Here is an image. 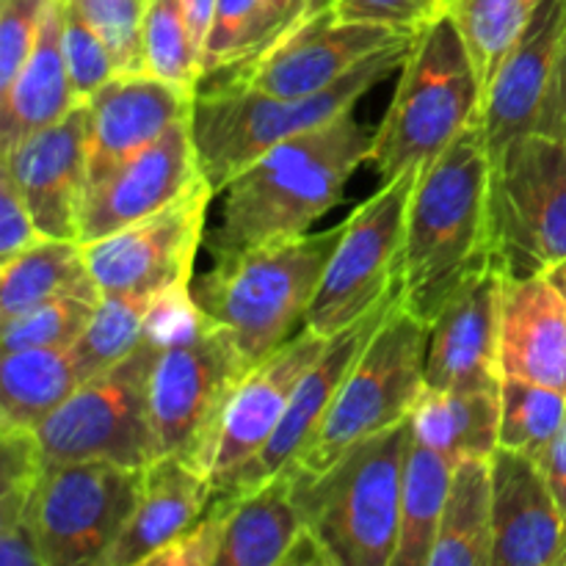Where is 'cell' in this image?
<instances>
[{
	"label": "cell",
	"instance_id": "48",
	"mask_svg": "<svg viewBox=\"0 0 566 566\" xmlns=\"http://www.w3.org/2000/svg\"><path fill=\"white\" fill-rule=\"evenodd\" d=\"M265 3H269L271 17H274L276 33H285L293 22H298L307 11H313L318 0H265Z\"/></svg>",
	"mask_w": 566,
	"mask_h": 566
},
{
	"label": "cell",
	"instance_id": "29",
	"mask_svg": "<svg viewBox=\"0 0 566 566\" xmlns=\"http://www.w3.org/2000/svg\"><path fill=\"white\" fill-rule=\"evenodd\" d=\"M83 385L72 348H22L0 359V429L36 431Z\"/></svg>",
	"mask_w": 566,
	"mask_h": 566
},
{
	"label": "cell",
	"instance_id": "4",
	"mask_svg": "<svg viewBox=\"0 0 566 566\" xmlns=\"http://www.w3.org/2000/svg\"><path fill=\"white\" fill-rule=\"evenodd\" d=\"M412 423L392 426L343 451L329 468H287L304 528L329 566H392Z\"/></svg>",
	"mask_w": 566,
	"mask_h": 566
},
{
	"label": "cell",
	"instance_id": "44",
	"mask_svg": "<svg viewBox=\"0 0 566 566\" xmlns=\"http://www.w3.org/2000/svg\"><path fill=\"white\" fill-rule=\"evenodd\" d=\"M36 221L22 199L20 188L0 169V263L42 241Z\"/></svg>",
	"mask_w": 566,
	"mask_h": 566
},
{
	"label": "cell",
	"instance_id": "7",
	"mask_svg": "<svg viewBox=\"0 0 566 566\" xmlns=\"http://www.w3.org/2000/svg\"><path fill=\"white\" fill-rule=\"evenodd\" d=\"M492 269L506 280L545 276L566 260V142L531 130L492 158Z\"/></svg>",
	"mask_w": 566,
	"mask_h": 566
},
{
	"label": "cell",
	"instance_id": "46",
	"mask_svg": "<svg viewBox=\"0 0 566 566\" xmlns=\"http://www.w3.org/2000/svg\"><path fill=\"white\" fill-rule=\"evenodd\" d=\"M539 464L542 470H545L553 497H556L558 512H562V525H564L562 566H566V420L556 440H553L551 446H547V451L539 457Z\"/></svg>",
	"mask_w": 566,
	"mask_h": 566
},
{
	"label": "cell",
	"instance_id": "32",
	"mask_svg": "<svg viewBox=\"0 0 566 566\" xmlns=\"http://www.w3.org/2000/svg\"><path fill=\"white\" fill-rule=\"evenodd\" d=\"M158 293H103L94 310V318L81 340L72 346L83 381L105 374L108 368L130 357L144 340L149 307Z\"/></svg>",
	"mask_w": 566,
	"mask_h": 566
},
{
	"label": "cell",
	"instance_id": "26",
	"mask_svg": "<svg viewBox=\"0 0 566 566\" xmlns=\"http://www.w3.org/2000/svg\"><path fill=\"white\" fill-rule=\"evenodd\" d=\"M213 501L221 506L216 566H285L304 534L287 468L254 490Z\"/></svg>",
	"mask_w": 566,
	"mask_h": 566
},
{
	"label": "cell",
	"instance_id": "11",
	"mask_svg": "<svg viewBox=\"0 0 566 566\" xmlns=\"http://www.w3.org/2000/svg\"><path fill=\"white\" fill-rule=\"evenodd\" d=\"M227 326L160 348L149 379V409L160 457H180L208 473L221 415L252 368Z\"/></svg>",
	"mask_w": 566,
	"mask_h": 566
},
{
	"label": "cell",
	"instance_id": "3",
	"mask_svg": "<svg viewBox=\"0 0 566 566\" xmlns=\"http://www.w3.org/2000/svg\"><path fill=\"white\" fill-rule=\"evenodd\" d=\"M415 36L368 55L332 86L304 97H276L235 83H199L191 111V133L199 169L216 197L238 171L247 169L271 147L354 111L357 99H363L376 83L401 70Z\"/></svg>",
	"mask_w": 566,
	"mask_h": 566
},
{
	"label": "cell",
	"instance_id": "9",
	"mask_svg": "<svg viewBox=\"0 0 566 566\" xmlns=\"http://www.w3.org/2000/svg\"><path fill=\"white\" fill-rule=\"evenodd\" d=\"M144 470L44 459L25 512L44 566H103L142 501Z\"/></svg>",
	"mask_w": 566,
	"mask_h": 566
},
{
	"label": "cell",
	"instance_id": "35",
	"mask_svg": "<svg viewBox=\"0 0 566 566\" xmlns=\"http://www.w3.org/2000/svg\"><path fill=\"white\" fill-rule=\"evenodd\" d=\"M144 72L197 94L205 61L177 0H149L144 14Z\"/></svg>",
	"mask_w": 566,
	"mask_h": 566
},
{
	"label": "cell",
	"instance_id": "19",
	"mask_svg": "<svg viewBox=\"0 0 566 566\" xmlns=\"http://www.w3.org/2000/svg\"><path fill=\"white\" fill-rule=\"evenodd\" d=\"M503 274L470 276L429 326L426 387L457 392H501Z\"/></svg>",
	"mask_w": 566,
	"mask_h": 566
},
{
	"label": "cell",
	"instance_id": "15",
	"mask_svg": "<svg viewBox=\"0 0 566 566\" xmlns=\"http://www.w3.org/2000/svg\"><path fill=\"white\" fill-rule=\"evenodd\" d=\"M202 180L191 116L177 122L158 142L92 180L77 216V241L92 243L122 227L158 213Z\"/></svg>",
	"mask_w": 566,
	"mask_h": 566
},
{
	"label": "cell",
	"instance_id": "37",
	"mask_svg": "<svg viewBox=\"0 0 566 566\" xmlns=\"http://www.w3.org/2000/svg\"><path fill=\"white\" fill-rule=\"evenodd\" d=\"M97 302L99 298L70 293L3 321L0 348L3 354L22 348H72L92 324Z\"/></svg>",
	"mask_w": 566,
	"mask_h": 566
},
{
	"label": "cell",
	"instance_id": "13",
	"mask_svg": "<svg viewBox=\"0 0 566 566\" xmlns=\"http://www.w3.org/2000/svg\"><path fill=\"white\" fill-rule=\"evenodd\" d=\"M407 36L415 33L370 22H343L337 20L332 6H324L307 11L258 55L230 70L213 72L202 81L221 77L219 83H235L276 97H304L332 86L359 61Z\"/></svg>",
	"mask_w": 566,
	"mask_h": 566
},
{
	"label": "cell",
	"instance_id": "39",
	"mask_svg": "<svg viewBox=\"0 0 566 566\" xmlns=\"http://www.w3.org/2000/svg\"><path fill=\"white\" fill-rule=\"evenodd\" d=\"M108 42L119 72H144V14L149 0H66Z\"/></svg>",
	"mask_w": 566,
	"mask_h": 566
},
{
	"label": "cell",
	"instance_id": "23",
	"mask_svg": "<svg viewBox=\"0 0 566 566\" xmlns=\"http://www.w3.org/2000/svg\"><path fill=\"white\" fill-rule=\"evenodd\" d=\"M501 370L566 396V302L547 276H503Z\"/></svg>",
	"mask_w": 566,
	"mask_h": 566
},
{
	"label": "cell",
	"instance_id": "16",
	"mask_svg": "<svg viewBox=\"0 0 566 566\" xmlns=\"http://www.w3.org/2000/svg\"><path fill=\"white\" fill-rule=\"evenodd\" d=\"M326 340L329 337L302 326L291 340L249 368L221 415L208 468L213 490L263 451L280 426L298 381L326 348Z\"/></svg>",
	"mask_w": 566,
	"mask_h": 566
},
{
	"label": "cell",
	"instance_id": "47",
	"mask_svg": "<svg viewBox=\"0 0 566 566\" xmlns=\"http://www.w3.org/2000/svg\"><path fill=\"white\" fill-rule=\"evenodd\" d=\"M177 3H180L182 17H186L188 28H191V36L205 61V42H208L210 22H213L216 0H177Z\"/></svg>",
	"mask_w": 566,
	"mask_h": 566
},
{
	"label": "cell",
	"instance_id": "34",
	"mask_svg": "<svg viewBox=\"0 0 566 566\" xmlns=\"http://www.w3.org/2000/svg\"><path fill=\"white\" fill-rule=\"evenodd\" d=\"M566 420V396L525 379L501 381V448L539 462Z\"/></svg>",
	"mask_w": 566,
	"mask_h": 566
},
{
	"label": "cell",
	"instance_id": "38",
	"mask_svg": "<svg viewBox=\"0 0 566 566\" xmlns=\"http://www.w3.org/2000/svg\"><path fill=\"white\" fill-rule=\"evenodd\" d=\"M64 3V33H61V42H64V55L66 66H70L72 86L81 103H86L97 88H103L105 83L114 75H119V66H116L114 53H111L108 42L99 36L97 28L75 9L66 0Z\"/></svg>",
	"mask_w": 566,
	"mask_h": 566
},
{
	"label": "cell",
	"instance_id": "14",
	"mask_svg": "<svg viewBox=\"0 0 566 566\" xmlns=\"http://www.w3.org/2000/svg\"><path fill=\"white\" fill-rule=\"evenodd\" d=\"M213 188L199 180L158 213L122 227L114 235L83 243L99 293H164L191 285L199 247H205Z\"/></svg>",
	"mask_w": 566,
	"mask_h": 566
},
{
	"label": "cell",
	"instance_id": "24",
	"mask_svg": "<svg viewBox=\"0 0 566 566\" xmlns=\"http://www.w3.org/2000/svg\"><path fill=\"white\" fill-rule=\"evenodd\" d=\"M213 501L205 470L180 457H160L144 470V492L103 566H147L169 542L186 534Z\"/></svg>",
	"mask_w": 566,
	"mask_h": 566
},
{
	"label": "cell",
	"instance_id": "6",
	"mask_svg": "<svg viewBox=\"0 0 566 566\" xmlns=\"http://www.w3.org/2000/svg\"><path fill=\"white\" fill-rule=\"evenodd\" d=\"M481 114L484 88L473 55L453 17L442 14L415 36L390 108L374 133L370 164L381 182L426 166Z\"/></svg>",
	"mask_w": 566,
	"mask_h": 566
},
{
	"label": "cell",
	"instance_id": "33",
	"mask_svg": "<svg viewBox=\"0 0 566 566\" xmlns=\"http://www.w3.org/2000/svg\"><path fill=\"white\" fill-rule=\"evenodd\" d=\"M536 6L539 0H451L448 6V14L459 25L470 55H473L484 94L497 64L509 53L514 39L523 33V28L528 25Z\"/></svg>",
	"mask_w": 566,
	"mask_h": 566
},
{
	"label": "cell",
	"instance_id": "17",
	"mask_svg": "<svg viewBox=\"0 0 566 566\" xmlns=\"http://www.w3.org/2000/svg\"><path fill=\"white\" fill-rule=\"evenodd\" d=\"M86 142L88 103H81L55 125L0 149V169L20 188L42 235L77 241V216L88 186Z\"/></svg>",
	"mask_w": 566,
	"mask_h": 566
},
{
	"label": "cell",
	"instance_id": "2",
	"mask_svg": "<svg viewBox=\"0 0 566 566\" xmlns=\"http://www.w3.org/2000/svg\"><path fill=\"white\" fill-rule=\"evenodd\" d=\"M490 149L481 122L420 169L403 230L401 304L431 321L479 271L490 269Z\"/></svg>",
	"mask_w": 566,
	"mask_h": 566
},
{
	"label": "cell",
	"instance_id": "36",
	"mask_svg": "<svg viewBox=\"0 0 566 566\" xmlns=\"http://www.w3.org/2000/svg\"><path fill=\"white\" fill-rule=\"evenodd\" d=\"M280 36L265 0H216L205 42V77L252 59Z\"/></svg>",
	"mask_w": 566,
	"mask_h": 566
},
{
	"label": "cell",
	"instance_id": "5",
	"mask_svg": "<svg viewBox=\"0 0 566 566\" xmlns=\"http://www.w3.org/2000/svg\"><path fill=\"white\" fill-rule=\"evenodd\" d=\"M340 232L337 224L213 254L208 269L191 280L193 298L210 321L235 335L252 363H260L304 324Z\"/></svg>",
	"mask_w": 566,
	"mask_h": 566
},
{
	"label": "cell",
	"instance_id": "20",
	"mask_svg": "<svg viewBox=\"0 0 566 566\" xmlns=\"http://www.w3.org/2000/svg\"><path fill=\"white\" fill-rule=\"evenodd\" d=\"M564 42L566 0H539L528 25L514 39L486 86L481 125L490 158L517 136L536 130Z\"/></svg>",
	"mask_w": 566,
	"mask_h": 566
},
{
	"label": "cell",
	"instance_id": "42",
	"mask_svg": "<svg viewBox=\"0 0 566 566\" xmlns=\"http://www.w3.org/2000/svg\"><path fill=\"white\" fill-rule=\"evenodd\" d=\"M50 3L53 0H0V88L25 64Z\"/></svg>",
	"mask_w": 566,
	"mask_h": 566
},
{
	"label": "cell",
	"instance_id": "18",
	"mask_svg": "<svg viewBox=\"0 0 566 566\" xmlns=\"http://www.w3.org/2000/svg\"><path fill=\"white\" fill-rule=\"evenodd\" d=\"M396 302L398 287L385 298V302L376 304L370 313H365L363 318L354 321L352 326H346V329H340L337 335H332L329 340H326V348L321 352V357L315 359L313 368L304 374V379L298 381L296 392H293L280 426H276V431L271 434V440L265 442L263 451H260L247 468L238 470L232 479H227L224 484L216 486V497H232L241 495V492L247 490H254V486L265 484V481L274 479V475L282 473L285 468H291L293 462H298V457H302V451L307 448V442L313 440V434L318 431L321 420L329 412L332 401H335L346 374L352 370V365L357 363L363 348L368 346V340L374 337V332L379 329L381 321L387 318V313H390Z\"/></svg>",
	"mask_w": 566,
	"mask_h": 566
},
{
	"label": "cell",
	"instance_id": "50",
	"mask_svg": "<svg viewBox=\"0 0 566 566\" xmlns=\"http://www.w3.org/2000/svg\"><path fill=\"white\" fill-rule=\"evenodd\" d=\"M332 0H318V3H315V9H324V6H329Z\"/></svg>",
	"mask_w": 566,
	"mask_h": 566
},
{
	"label": "cell",
	"instance_id": "8",
	"mask_svg": "<svg viewBox=\"0 0 566 566\" xmlns=\"http://www.w3.org/2000/svg\"><path fill=\"white\" fill-rule=\"evenodd\" d=\"M426 348L429 324L415 318L398 293V302L343 379L298 464L324 470L357 442L409 420L426 392Z\"/></svg>",
	"mask_w": 566,
	"mask_h": 566
},
{
	"label": "cell",
	"instance_id": "49",
	"mask_svg": "<svg viewBox=\"0 0 566 566\" xmlns=\"http://www.w3.org/2000/svg\"><path fill=\"white\" fill-rule=\"evenodd\" d=\"M545 276L553 282V285H556V291L562 293V298L566 302V260H562V263H558L556 269H553L551 274H545Z\"/></svg>",
	"mask_w": 566,
	"mask_h": 566
},
{
	"label": "cell",
	"instance_id": "12",
	"mask_svg": "<svg viewBox=\"0 0 566 566\" xmlns=\"http://www.w3.org/2000/svg\"><path fill=\"white\" fill-rule=\"evenodd\" d=\"M423 166L381 182L346 221L326 263L304 326L332 337L385 302L398 287L403 230L412 188Z\"/></svg>",
	"mask_w": 566,
	"mask_h": 566
},
{
	"label": "cell",
	"instance_id": "45",
	"mask_svg": "<svg viewBox=\"0 0 566 566\" xmlns=\"http://www.w3.org/2000/svg\"><path fill=\"white\" fill-rule=\"evenodd\" d=\"M536 130L566 142V42L556 72H553L551 92H547L545 108H542L539 122H536Z\"/></svg>",
	"mask_w": 566,
	"mask_h": 566
},
{
	"label": "cell",
	"instance_id": "25",
	"mask_svg": "<svg viewBox=\"0 0 566 566\" xmlns=\"http://www.w3.org/2000/svg\"><path fill=\"white\" fill-rule=\"evenodd\" d=\"M61 33L64 3L53 0L25 64L17 70L9 86L0 88V149L11 147L28 133L55 125L81 105L66 66Z\"/></svg>",
	"mask_w": 566,
	"mask_h": 566
},
{
	"label": "cell",
	"instance_id": "10",
	"mask_svg": "<svg viewBox=\"0 0 566 566\" xmlns=\"http://www.w3.org/2000/svg\"><path fill=\"white\" fill-rule=\"evenodd\" d=\"M158 354V346L142 340L119 365L83 381L36 429L44 457L55 462L105 459L122 468H149L160 459L149 409Z\"/></svg>",
	"mask_w": 566,
	"mask_h": 566
},
{
	"label": "cell",
	"instance_id": "43",
	"mask_svg": "<svg viewBox=\"0 0 566 566\" xmlns=\"http://www.w3.org/2000/svg\"><path fill=\"white\" fill-rule=\"evenodd\" d=\"M221 545V506L210 501L208 512L175 542L155 553L147 566H216Z\"/></svg>",
	"mask_w": 566,
	"mask_h": 566
},
{
	"label": "cell",
	"instance_id": "40",
	"mask_svg": "<svg viewBox=\"0 0 566 566\" xmlns=\"http://www.w3.org/2000/svg\"><path fill=\"white\" fill-rule=\"evenodd\" d=\"M216 321H210L193 298L191 285H177L155 296L144 324V340L158 348H169L202 335Z\"/></svg>",
	"mask_w": 566,
	"mask_h": 566
},
{
	"label": "cell",
	"instance_id": "31",
	"mask_svg": "<svg viewBox=\"0 0 566 566\" xmlns=\"http://www.w3.org/2000/svg\"><path fill=\"white\" fill-rule=\"evenodd\" d=\"M451 479L453 462L412 437L403 468L401 531L392 566H431Z\"/></svg>",
	"mask_w": 566,
	"mask_h": 566
},
{
	"label": "cell",
	"instance_id": "28",
	"mask_svg": "<svg viewBox=\"0 0 566 566\" xmlns=\"http://www.w3.org/2000/svg\"><path fill=\"white\" fill-rule=\"evenodd\" d=\"M99 298L97 282L88 271L81 241L48 238L28 247L25 252L3 260L0 269V324L50 302L70 296Z\"/></svg>",
	"mask_w": 566,
	"mask_h": 566
},
{
	"label": "cell",
	"instance_id": "27",
	"mask_svg": "<svg viewBox=\"0 0 566 566\" xmlns=\"http://www.w3.org/2000/svg\"><path fill=\"white\" fill-rule=\"evenodd\" d=\"M412 437L434 448L448 462L490 459L501 446V392L431 390L409 415Z\"/></svg>",
	"mask_w": 566,
	"mask_h": 566
},
{
	"label": "cell",
	"instance_id": "41",
	"mask_svg": "<svg viewBox=\"0 0 566 566\" xmlns=\"http://www.w3.org/2000/svg\"><path fill=\"white\" fill-rule=\"evenodd\" d=\"M332 11L343 22H370L396 31L420 33L448 14L451 0H332Z\"/></svg>",
	"mask_w": 566,
	"mask_h": 566
},
{
	"label": "cell",
	"instance_id": "22",
	"mask_svg": "<svg viewBox=\"0 0 566 566\" xmlns=\"http://www.w3.org/2000/svg\"><path fill=\"white\" fill-rule=\"evenodd\" d=\"M492 473V566H562L564 525L536 459L497 446Z\"/></svg>",
	"mask_w": 566,
	"mask_h": 566
},
{
	"label": "cell",
	"instance_id": "21",
	"mask_svg": "<svg viewBox=\"0 0 566 566\" xmlns=\"http://www.w3.org/2000/svg\"><path fill=\"white\" fill-rule=\"evenodd\" d=\"M197 94L149 72H119L88 103V182L188 119Z\"/></svg>",
	"mask_w": 566,
	"mask_h": 566
},
{
	"label": "cell",
	"instance_id": "1",
	"mask_svg": "<svg viewBox=\"0 0 566 566\" xmlns=\"http://www.w3.org/2000/svg\"><path fill=\"white\" fill-rule=\"evenodd\" d=\"M370 147L374 133L354 111L271 147L219 191V221L205 232L210 258L310 232L340 202Z\"/></svg>",
	"mask_w": 566,
	"mask_h": 566
},
{
	"label": "cell",
	"instance_id": "30",
	"mask_svg": "<svg viewBox=\"0 0 566 566\" xmlns=\"http://www.w3.org/2000/svg\"><path fill=\"white\" fill-rule=\"evenodd\" d=\"M492 473L490 459L453 464L431 566H492Z\"/></svg>",
	"mask_w": 566,
	"mask_h": 566
}]
</instances>
